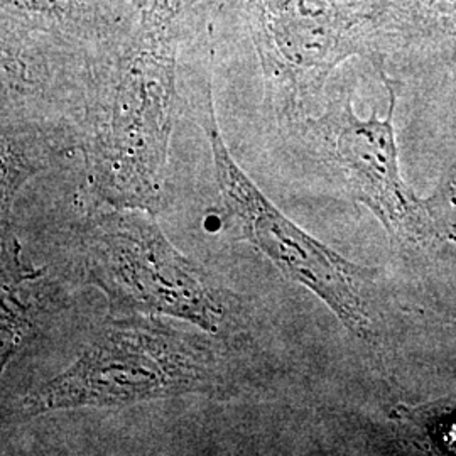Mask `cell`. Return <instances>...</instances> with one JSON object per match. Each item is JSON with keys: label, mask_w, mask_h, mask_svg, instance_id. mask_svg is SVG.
Returning <instances> with one entry per match:
<instances>
[{"label": "cell", "mask_w": 456, "mask_h": 456, "mask_svg": "<svg viewBox=\"0 0 456 456\" xmlns=\"http://www.w3.org/2000/svg\"><path fill=\"white\" fill-rule=\"evenodd\" d=\"M180 33L137 17L88 60L78 151L86 190L105 207L158 215L169 203Z\"/></svg>", "instance_id": "cell-1"}, {"label": "cell", "mask_w": 456, "mask_h": 456, "mask_svg": "<svg viewBox=\"0 0 456 456\" xmlns=\"http://www.w3.org/2000/svg\"><path fill=\"white\" fill-rule=\"evenodd\" d=\"M230 343L198 328H175L159 316L110 318L63 372L19 399L16 414L31 419L68 409L233 395L245 377Z\"/></svg>", "instance_id": "cell-2"}, {"label": "cell", "mask_w": 456, "mask_h": 456, "mask_svg": "<svg viewBox=\"0 0 456 456\" xmlns=\"http://www.w3.org/2000/svg\"><path fill=\"white\" fill-rule=\"evenodd\" d=\"M154 216L117 208L88 216L78 230L86 282L105 294L110 318L167 316L237 342L250 325L244 299L181 254Z\"/></svg>", "instance_id": "cell-3"}, {"label": "cell", "mask_w": 456, "mask_h": 456, "mask_svg": "<svg viewBox=\"0 0 456 456\" xmlns=\"http://www.w3.org/2000/svg\"><path fill=\"white\" fill-rule=\"evenodd\" d=\"M198 122L212 147L213 171L222 201V225L237 239L254 245L282 276L320 297L348 331L370 343L375 320L370 286L375 269L342 257L297 227L262 193L233 159L218 127L212 94V73L198 94Z\"/></svg>", "instance_id": "cell-4"}, {"label": "cell", "mask_w": 456, "mask_h": 456, "mask_svg": "<svg viewBox=\"0 0 456 456\" xmlns=\"http://www.w3.org/2000/svg\"><path fill=\"white\" fill-rule=\"evenodd\" d=\"M389 92V112L360 118L350 97L314 120L326 156L345 176L350 195L365 205L397 242H419L435 232L428 201H421L401 178L394 134L395 90L380 71Z\"/></svg>", "instance_id": "cell-5"}, {"label": "cell", "mask_w": 456, "mask_h": 456, "mask_svg": "<svg viewBox=\"0 0 456 456\" xmlns=\"http://www.w3.org/2000/svg\"><path fill=\"white\" fill-rule=\"evenodd\" d=\"M135 20L127 0H2V26L73 48L97 49Z\"/></svg>", "instance_id": "cell-6"}, {"label": "cell", "mask_w": 456, "mask_h": 456, "mask_svg": "<svg viewBox=\"0 0 456 456\" xmlns=\"http://www.w3.org/2000/svg\"><path fill=\"white\" fill-rule=\"evenodd\" d=\"M75 149H80L78 126L2 109V227L24 184Z\"/></svg>", "instance_id": "cell-7"}, {"label": "cell", "mask_w": 456, "mask_h": 456, "mask_svg": "<svg viewBox=\"0 0 456 456\" xmlns=\"http://www.w3.org/2000/svg\"><path fill=\"white\" fill-rule=\"evenodd\" d=\"M48 274L24 259L14 235H2V370L41 330L49 311Z\"/></svg>", "instance_id": "cell-8"}, {"label": "cell", "mask_w": 456, "mask_h": 456, "mask_svg": "<svg viewBox=\"0 0 456 456\" xmlns=\"http://www.w3.org/2000/svg\"><path fill=\"white\" fill-rule=\"evenodd\" d=\"M141 22L164 28H183L184 16L205 0H127Z\"/></svg>", "instance_id": "cell-9"}, {"label": "cell", "mask_w": 456, "mask_h": 456, "mask_svg": "<svg viewBox=\"0 0 456 456\" xmlns=\"http://www.w3.org/2000/svg\"><path fill=\"white\" fill-rule=\"evenodd\" d=\"M428 207L433 218H438L441 213L456 218V166L441 186L440 191L428 200Z\"/></svg>", "instance_id": "cell-10"}, {"label": "cell", "mask_w": 456, "mask_h": 456, "mask_svg": "<svg viewBox=\"0 0 456 456\" xmlns=\"http://www.w3.org/2000/svg\"><path fill=\"white\" fill-rule=\"evenodd\" d=\"M431 4L440 11L443 16L452 17L456 20V0H431Z\"/></svg>", "instance_id": "cell-11"}]
</instances>
